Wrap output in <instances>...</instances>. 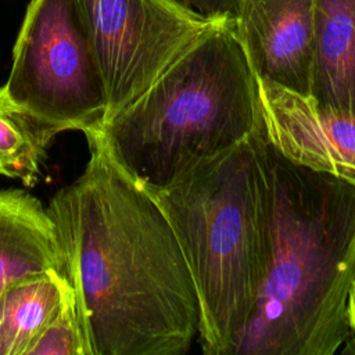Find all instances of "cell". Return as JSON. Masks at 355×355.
Returning a JSON list of instances; mask_svg holds the SVG:
<instances>
[{
  "label": "cell",
  "instance_id": "7c38bea8",
  "mask_svg": "<svg viewBox=\"0 0 355 355\" xmlns=\"http://www.w3.org/2000/svg\"><path fill=\"white\" fill-rule=\"evenodd\" d=\"M61 132V126L24 108L0 86V176L33 187L47 147Z\"/></svg>",
  "mask_w": 355,
  "mask_h": 355
},
{
  "label": "cell",
  "instance_id": "9a60e30c",
  "mask_svg": "<svg viewBox=\"0 0 355 355\" xmlns=\"http://www.w3.org/2000/svg\"><path fill=\"white\" fill-rule=\"evenodd\" d=\"M343 345V354L355 355V282L352 283L347 302V337Z\"/></svg>",
  "mask_w": 355,
  "mask_h": 355
},
{
  "label": "cell",
  "instance_id": "8fae6325",
  "mask_svg": "<svg viewBox=\"0 0 355 355\" xmlns=\"http://www.w3.org/2000/svg\"><path fill=\"white\" fill-rule=\"evenodd\" d=\"M65 272L49 270L8 284L0 294V355H26L62 300Z\"/></svg>",
  "mask_w": 355,
  "mask_h": 355
},
{
  "label": "cell",
  "instance_id": "ba28073f",
  "mask_svg": "<svg viewBox=\"0 0 355 355\" xmlns=\"http://www.w3.org/2000/svg\"><path fill=\"white\" fill-rule=\"evenodd\" d=\"M258 82V122L288 159L355 182V119L320 111L309 97Z\"/></svg>",
  "mask_w": 355,
  "mask_h": 355
},
{
  "label": "cell",
  "instance_id": "52a82bcc",
  "mask_svg": "<svg viewBox=\"0 0 355 355\" xmlns=\"http://www.w3.org/2000/svg\"><path fill=\"white\" fill-rule=\"evenodd\" d=\"M233 25L257 79L309 97L315 0H240Z\"/></svg>",
  "mask_w": 355,
  "mask_h": 355
},
{
  "label": "cell",
  "instance_id": "30bf717a",
  "mask_svg": "<svg viewBox=\"0 0 355 355\" xmlns=\"http://www.w3.org/2000/svg\"><path fill=\"white\" fill-rule=\"evenodd\" d=\"M65 272L64 252L47 208L24 190H0V294L21 279Z\"/></svg>",
  "mask_w": 355,
  "mask_h": 355
},
{
  "label": "cell",
  "instance_id": "7a4b0ae2",
  "mask_svg": "<svg viewBox=\"0 0 355 355\" xmlns=\"http://www.w3.org/2000/svg\"><path fill=\"white\" fill-rule=\"evenodd\" d=\"M268 265L232 355H333L347 337L355 282V182L284 157L258 118Z\"/></svg>",
  "mask_w": 355,
  "mask_h": 355
},
{
  "label": "cell",
  "instance_id": "5bb4252c",
  "mask_svg": "<svg viewBox=\"0 0 355 355\" xmlns=\"http://www.w3.org/2000/svg\"><path fill=\"white\" fill-rule=\"evenodd\" d=\"M205 18H234L240 0H169Z\"/></svg>",
  "mask_w": 355,
  "mask_h": 355
},
{
  "label": "cell",
  "instance_id": "9c48e42d",
  "mask_svg": "<svg viewBox=\"0 0 355 355\" xmlns=\"http://www.w3.org/2000/svg\"><path fill=\"white\" fill-rule=\"evenodd\" d=\"M311 101L355 119V0H315Z\"/></svg>",
  "mask_w": 355,
  "mask_h": 355
},
{
  "label": "cell",
  "instance_id": "5b68a950",
  "mask_svg": "<svg viewBox=\"0 0 355 355\" xmlns=\"http://www.w3.org/2000/svg\"><path fill=\"white\" fill-rule=\"evenodd\" d=\"M4 87L33 114L83 135L105 116L103 82L76 0H31Z\"/></svg>",
  "mask_w": 355,
  "mask_h": 355
},
{
  "label": "cell",
  "instance_id": "3957f363",
  "mask_svg": "<svg viewBox=\"0 0 355 355\" xmlns=\"http://www.w3.org/2000/svg\"><path fill=\"white\" fill-rule=\"evenodd\" d=\"M257 76L233 18L211 19L194 43L98 130L143 187H166L191 166L244 141L257 118Z\"/></svg>",
  "mask_w": 355,
  "mask_h": 355
},
{
  "label": "cell",
  "instance_id": "6da1fadb",
  "mask_svg": "<svg viewBox=\"0 0 355 355\" xmlns=\"http://www.w3.org/2000/svg\"><path fill=\"white\" fill-rule=\"evenodd\" d=\"M83 172L47 205L92 355H184L200 304L175 232L154 196L85 133Z\"/></svg>",
  "mask_w": 355,
  "mask_h": 355
},
{
  "label": "cell",
  "instance_id": "277c9868",
  "mask_svg": "<svg viewBox=\"0 0 355 355\" xmlns=\"http://www.w3.org/2000/svg\"><path fill=\"white\" fill-rule=\"evenodd\" d=\"M169 220L200 304L205 355H232L268 265L263 179L251 135L150 191Z\"/></svg>",
  "mask_w": 355,
  "mask_h": 355
},
{
  "label": "cell",
  "instance_id": "8992f818",
  "mask_svg": "<svg viewBox=\"0 0 355 355\" xmlns=\"http://www.w3.org/2000/svg\"><path fill=\"white\" fill-rule=\"evenodd\" d=\"M103 82V125L140 97L211 22L169 0H76Z\"/></svg>",
  "mask_w": 355,
  "mask_h": 355
},
{
  "label": "cell",
  "instance_id": "4fadbf2b",
  "mask_svg": "<svg viewBox=\"0 0 355 355\" xmlns=\"http://www.w3.org/2000/svg\"><path fill=\"white\" fill-rule=\"evenodd\" d=\"M26 355H92L68 277L58 311L33 341Z\"/></svg>",
  "mask_w": 355,
  "mask_h": 355
}]
</instances>
